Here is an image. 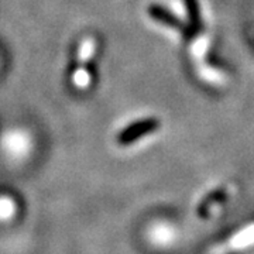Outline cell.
<instances>
[{
  "mask_svg": "<svg viewBox=\"0 0 254 254\" xmlns=\"http://www.w3.org/2000/svg\"><path fill=\"white\" fill-rule=\"evenodd\" d=\"M96 43L92 37H86L82 41L78 53V65L73 72V85L78 89H86L91 83V73L86 69V64L91 61V58L95 54Z\"/></svg>",
  "mask_w": 254,
  "mask_h": 254,
  "instance_id": "6da1fadb",
  "label": "cell"
},
{
  "mask_svg": "<svg viewBox=\"0 0 254 254\" xmlns=\"http://www.w3.org/2000/svg\"><path fill=\"white\" fill-rule=\"evenodd\" d=\"M161 123L160 120H157L155 118L144 119L141 122H137L134 125H131L130 127H127L126 130L119 136V143L120 144H131L134 143L136 140H138L140 137L145 136V134H150L155 131L157 128H160Z\"/></svg>",
  "mask_w": 254,
  "mask_h": 254,
  "instance_id": "7a4b0ae2",
  "label": "cell"
},
{
  "mask_svg": "<svg viewBox=\"0 0 254 254\" xmlns=\"http://www.w3.org/2000/svg\"><path fill=\"white\" fill-rule=\"evenodd\" d=\"M148 14L151 16V18H154L155 21H160L164 26H170L171 28L178 30L181 33H187L188 31V26L182 20L177 18L168 10H165L161 6H158V4H151L148 7Z\"/></svg>",
  "mask_w": 254,
  "mask_h": 254,
  "instance_id": "3957f363",
  "label": "cell"
},
{
  "mask_svg": "<svg viewBox=\"0 0 254 254\" xmlns=\"http://www.w3.org/2000/svg\"><path fill=\"white\" fill-rule=\"evenodd\" d=\"M227 199V190H219L212 192L209 196H206V199L202 200V203L199 205V216L202 219H208L210 216L215 215V212L218 210L223 202Z\"/></svg>",
  "mask_w": 254,
  "mask_h": 254,
  "instance_id": "277c9868",
  "label": "cell"
},
{
  "mask_svg": "<svg viewBox=\"0 0 254 254\" xmlns=\"http://www.w3.org/2000/svg\"><path fill=\"white\" fill-rule=\"evenodd\" d=\"M254 245V223L246 226L245 229H242L239 233H236L235 236L230 239L229 246L232 249H245L247 246Z\"/></svg>",
  "mask_w": 254,
  "mask_h": 254,
  "instance_id": "5b68a950",
  "label": "cell"
},
{
  "mask_svg": "<svg viewBox=\"0 0 254 254\" xmlns=\"http://www.w3.org/2000/svg\"><path fill=\"white\" fill-rule=\"evenodd\" d=\"M208 50V38L205 36H199L192 40L190 44V55L193 57L195 63H205V55Z\"/></svg>",
  "mask_w": 254,
  "mask_h": 254,
  "instance_id": "8992f818",
  "label": "cell"
},
{
  "mask_svg": "<svg viewBox=\"0 0 254 254\" xmlns=\"http://www.w3.org/2000/svg\"><path fill=\"white\" fill-rule=\"evenodd\" d=\"M184 3H185V7H187V11H188V16H190V20L192 21V24L198 27L200 23V13L198 0H184Z\"/></svg>",
  "mask_w": 254,
  "mask_h": 254,
  "instance_id": "52a82bcc",
  "label": "cell"
},
{
  "mask_svg": "<svg viewBox=\"0 0 254 254\" xmlns=\"http://www.w3.org/2000/svg\"><path fill=\"white\" fill-rule=\"evenodd\" d=\"M16 212V205L14 202L7 198V196H1L0 198V219L6 220L11 218Z\"/></svg>",
  "mask_w": 254,
  "mask_h": 254,
  "instance_id": "ba28073f",
  "label": "cell"
}]
</instances>
